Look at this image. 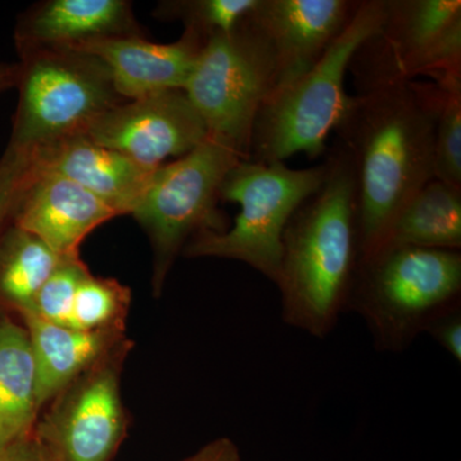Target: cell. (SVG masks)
Returning <instances> with one entry per match:
<instances>
[{
  "label": "cell",
  "instance_id": "cell-13",
  "mask_svg": "<svg viewBox=\"0 0 461 461\" xmlns=\"http://www.w3.org/2000/svg\"><path fill=\"white\" fill-rule=\"evenodd\" d=\"M205 39L185 29L177 41L157 44L142 35L113 36L76 45L108 67L112 80L124 100L166 90H184Z\"/></svg>",
  "mask_w": 461,
  "mask_h": 461
},
{
  "label": "cell",
  "instance_id": "cell-4",
  "mask_svg": "<svg viewBox=\"0 0 461 461\" xmlns=\"http://www.w3.org/2000/svg\"><path fill=\"white\" fill-rule=\"evenodd\" d=\"M459 304L461 251L391 248L359 260L346 311L366 321L375 348L402 353Z\"/></svg>",
  "mask_w": 461,
  "mask_h": 461
},
{
  "label": "cell",
  "instance_id": "cell-3",
  "mask_svg": "<svg viewBox=\"0 0 461 461\" xmlns=\"http://www.w3.org/2000/svg\"><path fill=\"white\" fill-rule=\"evenodd\" d=\"M386 0H362L350 25L313 67L273 89L258 112L249 160L284 162L304 153L326 156L327 139L350 104L345 89L351 59L381 29Z\"/></svg>",
  "mask_w": 461,
  "mask_h": 461
},
{
  "label": "cell",
  "instance_id": "cell-27",
  "mask_svg": "<svg viewBox=\"0 0 461 461\" xmlns=\"http://www.w3.org/2000/svg\"><path fill=\"white\" fill-rule=\"evenodd\" d=\"M181 461H242L239 446L230 437H220Z\"/></svg>",
  "mask_w": 461,
  "mask_h": 461
},
{
  "label": "cell",
  "instance_id": "cell-28",
  "mask_svg": "<svg viewBox=\"0 0 461 461\" xmlns=\"http://www.w3.org/2000/svg\"><path fill=\"white\" fill-rule=\"evenodd\" d=\"M0 461H47V459L32 433L2 448Z\"/></svg>",
  "mask_w": 461,
  "mask_h": 461
},
{
  "label": "cell",
  "instance_id": "cell-16",
  "mask_svg": "<svg viewBox=\"0 0 461 461\" xmlns=\"http://www.w3.org/2000/svg\"><path fill=\"white\" fill-rule=\"evenodd\" d=\"M142 35L127 0H45L17 18L18 53L41 47H76L113 36Z\"/></svg>",
  "mask_w": 461,
  "mask_h": 461
},
{
  "label": "cell",
  "instance_id": "cell-11",
  "mask_svg": "<svg viewBox=\"0 0 461 461\" xmlns=\"http://www.w3.org/2000/svg\"><path fill=\"white\" fill-rule=\"evenodd\" d=\"M83 135L151 171L186 156L208 138L184 90L127 100L96 118Z\"/></svg>",
  "mask_w": 461,
  "mask_h": 461
},
{
  "label": "cell",
  "instance_id": "cell-24",
  "mask_svg": "<svg viewBox=\"0 0 461 461\" xmlns=\"http://www.w3.org/2000/svg\"><path fill=\"white\" fill-rule=\"evenodd\" d=\"M442 89L444 100L435 130L433 178L461 189V85Z\"/></svg>",
  "mask_w": 461,
  "mask_h": 461
},
{
  "label": "cell",
  "instance_id": "cell-14",
  "mask_svg": "<svg viewBox=\"0 0 461 461\" xmlns=\"http://www.w3.org/2000/svg\"><path fill=\"white\" fill-rule=\"evenodd\" d=\"M114 217L117 212L89 191L39 168L17 206L14 223L58 256L69 257L77 256L84 240Z\"/></svg>",
  "mask_w": 461,
  "mask_h": 461
},
{
  "label": "cell",
  "instance_id": "cell-23",
  "mask_svg": "<svg viewBox=\"0 0 461 461\" xmlns=\"http://www.w3.org/2000/svg\"><path fill=\"white\" fill-rule=\"evenodd\" d=\"M89 273L80 254L63 258L42 284L33 300L32 311L26 314L35 315L58 326L69 327L76 293Z\"/></svg>",
  "mask_w": 461,
  "mask_h": 461
},
{
  "label": "cell",
  "instance_id": "cell-1",
  "mask_svg": "<svg viewBox=\"0 0 461 461\" xmlns=\"http://www.w3.org/2000/svg\"><path fill=\"white\" fill-rule=\"evenodd\" d=\"M444 89L417 80L368 85L335 129L357 186L359 260L375 253L409 199L433 178Z\"/></svg>",
  "mask_w": 461,
  "mask_h": 461
},
{
  "label": "cell",
  "instance_id": "cell-29",
  "mask_svg": "<svg viewBox=\"0 0 461 461\" xmlns=\"http://www.w3.org/2000/svg\"><path fill=\"white\" fill-rule=\"evenodd\" d=\"M17 74V62L9 63L0 60V95L16 87Z\"/></svg>",
  "mask_w": 461,
  "mask_h": 461
},
{
  "label": "cell",
  "instance_id": "cell-5",
  "mask_svg": "<svg viewBox=\"0 0 461 461\" xmlns=\"http://www.w3.org/2000/svg\"><path fill=\"white\" fill-rule=\"evenodd\" d=\"M327 173V160L306 169L284 162L239 160L220 189V200L240 206L233 226L220 232L203 230L187 242L182 256L238 260L275 284L288 221L320 189Z\"/></svg>",
  "mask_w": 461,
  "mask_h": 461
},
{
  "label": "cell",
  "instance_id": "cell-10",
  "mask_svg": "<svg viewBox=\"0 0 461 461\" xmlns=\"http://www.w3.org/2000/svg\"><path fill=\"white\" fill-rule=\"evenodd\" d=\"M131 339L69 382L38 418L32 435L47 461H112L129 433L121 395Z\"/></svg>",
  "mask_w": 461,
  "mask_h": 461
},
{
  "label": "cell",
  "instance_id": "cell-9",
  "mask_svg": "<svg viewBox=\"0 0 461 461\" xmlns=\"http://www.w3.org/2000/svg\"><path fill=\"white\" fill-rule=\"evenodd\" d=\"M357 89L426 76L438 86L461 85L460 0H386L381 29L348 66Z\"/></svg>",
  "mask_w": 461,
  "mask_h": 461
},
{
  "label": "cell",
  "instance_id": "cell-17",
  "mask_svg": "<svg viewBox=\"0 0 461 461\" xmlns=\"http://www.w3.org/2000/svg\"><path fill=\"white\" fill-rule=\"evenodd\" d=\"M29 332L41 409L77 375L127 339L126 330H78L25 314L18 318Z\"/></svg>",
  "mask_w": 461,
  "mask_h": 461
},
{
  "label": "cell",
  "instance_id": "cell-26",
  "mask_svg": "<svg viewBox=\"0 0 461 461\" xmlns=\"http://www.w3.org/2000/svg\"><path fill=\"white\" fill-rule=\"evenodd\" d=\"M426 332L457 363H461V304L436 317Z\"/></svg>",
  "mask_w": 461,
  "mask_h": 461
},
{
  "label": "cell",
  "instance_id": "cell-20",
  "mask_svg": "<svg viewBox=\"0 0 461 461\" xmlns=\"http://www.w3.org/2000/svg\"><path fill=\"white\" fill-rule=\"evenodd\" d=\"M63 258L12 221L0 232V315L29 313L36 294Z\"/></svg>",
  "mask_w": 461,
  "mask_h": 461
},
{
  "label": "cell",
  "instance_id": "cell-12",
  "mask_svg": "<svg viewBox=\"0 0 461 461\" xmlns=\"http://www.w3.org/2000/svg\"><path fill=\"white\" fill-rule=\"evenodd\" d=\"M360 3L258 0L249 16L271 47L277 74L276 87L313 67L350 25Z\"/></svg>",
  "mask_w": 461,
  "mask_h": 461
},
{
  "label": "cell",
  "instance_id": "cell-22",
  "mask_svg": "<svg viewBox=\"0 0 461 461\" xmlns=\"http://www.w3.org/2000/svg\"><path fill=\"white\" fill-rule=\"evenodd\" d=\"M258 0H167L158 5L154 17L180 21L205 39L233 32L256 7Z\"/></svg>",
  "mask_w": 461,
  "mask_h": 461
},
{
  "label": "cell",
  "instance_id": "cell-15",
  "mask_svg": "<svg viewBox=\"0 0 461 461\" xmlns=\"http://www.w3.org/2000/svg\"><path fill=\"white\" fill-rule=\"evenodd\" d=\"M42 171L57 173L89 191L117 212L131 214L157 171L144 168L118 151L74 135L36 149Z\"/></svg>",
  "mask_w": 461,
  "mask_h": 461
},
{
  "label": "cell",
  "instance_id": "cell-18",
  "mask_svg": "<svg viewBox=\"0 0 461 461\" xmlns=\"http://www.w3.org/2000/svg\"><path fill=\"white\" fill-rule=\"evenodd\" d=\"M41 412L29 332L18 318L0 315V450L32 435Z\"/></svg>",
  "mask_w": 461,
  "mask_h": 461
},
{
  "label": "cell",
  "instance_id": "cell-2",
  "mask_svg": "<svg viewBox=\"0 0 461 461\" xmlns=\"http://www.w3.org/2000/svg\"><path fill=\"white\" fill-rule=\"evenodd\" d=\"M329 173L282 236L277 280L287 326L324 339L346 311L359 263L357 186L348 151L327 149Z\"/></svg>",
  "mask_w": 461,
  "mask_h": 461
},
{
  "label": "cell",
  "instance_id": "cell-21",
  "mask_svg": "<svg viewBox=\"0 0 461 461\" xmlns=\"http://www.w3.org/2000/svg\"><path fill=\"white\" fill-rule=\"evenodd\" d=\"M131 290L115 278L89 275L81 281L72 306L69 329L126 330Z\"/></svg>",
  "mask_w": 461,
  "mask_h": 461
},
{
  "label": "cell",
  "instance_id": "cell-7",
  "mask_svg": "<svg viewBox=\"0 0 461 461\" xmlns=\"http://www.w3.org/2000/svg\"><path fill=\"white\" fill-rule=\"evenodd\" d=\"M276 85L271 47L248 14L233 32L205 42L184 91L208 138L249 160L258 112Z\"/></svg>",
  "mask_w": 461,
  "mask_h": 461
},
{
  "label": "cell",
  "instance_id": "cell-8",
  "mask_svg": "<svg viewBox=\"0 0 461 461\" xmlns=\"http://www.w3.org/2000/svg\"><path fill=\"white\" fill-rule=\"evenodd\" d=\"M241 158L206 138L186 156L159 167L132 211L153 249L154 295L162 294L178 256L203 230H224L217 212L221 185Z\"/></svg>",
  "mask_w": 461,
  "mask_h": 461
},
{
  "label": "cell",
  "instance_id": "cell-25",
  "mask_svg": "<svg viewBox=\"0 0 461 461\" xmlns=\"http://www.w3.org/2000/svg\"><path fill=\"white\" fill-rule=\"evenodd\" d=\"M33 151L5 148L0 157V232L14 221L17 206L38 173Z\"/></svg>",
  "mask_w": 461,
  "mask_h": 461
},
{
  "label": "cell",
  "instance_id": "cell-6",
  "mask_svg": "<svg viewBox=\"0 0 461 461\" xmlns=\"http://www.w3.org/2000/svg\"><path fill=\"white\" fill-rule=\"evenodd\" d=\"M18 103L7 147L33 151L83 135L109 109L127 102L108 67L86 51L41 47L18 53Z\"/></svg>",
  "mask_w": 461,
  "mask_h": 461
},
{
  "label": "cell",
  "instance_id": "cell-19",
  "mask_svg": "<svg viewBox=\"0 0 461 461\" xmlns=\"http://www.w3.org/2000/svg\"><path fill=\"white\" fill-rule=\"evenodd\" d=\"M391 248L461 251V189L427 182L400 209L375 253Z\"/></svg>",
  "mask_w": 461,
  "mask_h": 461
}]
</instances>
